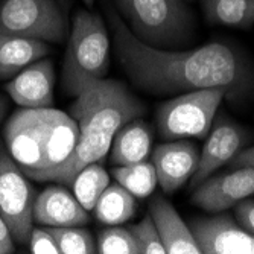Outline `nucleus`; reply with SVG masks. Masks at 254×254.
<instances>
[{"label":"nucleus","mask_w":254,"mask_h":254,"mask_svg":"<svg viewBox=\"0 0 254 254\" xmlns=\"http://www.w3.org/2000/svg\"><path fill=\"white\" fill-rule=\"evenodd\" d=\"M114 52L122 70L138 90L152 96L222 87L227 99H244L253 85V70L236 48L213 41L195 49H154L137 40L119 12L107 9Z\"/></svg>","instance_id":"obj_1"},{"label":"nucleus","mask_w":254,"mask_h":254,"mask_svg":"<svg viewBox=\"0 0 254 254\" xmlns=\"http://www.w3.org/2000/svg\"><path fill=\"white\" fill-rule=\"evenodd\" d=\"M145 113V104L124 82L102 78L90 84L68 108V114L78 124V142L54 181L72 186L81 169L105 158L116 131Z\"/></svg>","instance_id":"obj_2"},{"label":"nucleus","mask_w":254,"mask_h":254,"mask_svg":"<svg viewBox=\"0 0 254 254\" xmlns=\"http://www.w3.org/2000/svg\"><path fill=\"white\" fill-rule=\"evenodd\" d=\"M76 142V121L52 107L20 108L3 127L6 151L25 175L37 181H54Z\"/></svg>","instance_id":"obj_3"},{"label":"nucleus","mask_w":254,"mask_h":254,"mask_svg":"<svg viewBox=\"0 0 254 254\" xmlns=\"http://www.w3.org/2000/svg\"><path fill=\"white\" fill-rule=\"evenodd\" d=\"M132 35L154 49L178 51L195 32V18L184 0H114Z\"/></svg>","instance_id":"obj_4"},{"label":"nucleus","mask_w":254,"mask_h":254,"mask_svg":"<svg viewBox=\"0 0 254 254\" xmlns=\"http://www.w3.org/2000/svg\"><path fill=\"white\" fill-rule=\"evenodd\" d=\"M110 37L101 15L78 11L68 35L63 63V90L78 96L82 90L108 73Z\"/></svg>","instance_id":"obj_5"},{"label":"nucleus","mask_w":254,"mask_h":254,"mask_svg":"<svg viewBox=\"0 0 254 254\" xmlns=\"http://www.w3.org/2000/svg\"><path fill=\"white\" fill-rule=\"evenodd\" d=\"M224 98H227L225 88L212 87L186 91L160 104L155 111V124L160 135L165 140H204L210 132Z\"/></svg>","instance_id":"obj_6"},{"label":"nucleus","mask_w":254,"mask_h":254,"mask_svg":"<svg viewBox=\"0 0 254 254\" xmlns=\"http://www.w3.org/2000/svg\"><path fill=\"white\" fill-rule=\"evenodd\" d=\"M0 34L63 43L67 21L55 0H0Z\"/></svg>","instance_id":"obj_7"},{"label":"nucleus","mask_w":254,"mask_h":254,"mask_svg":"<svg viewBox=\"0 0 254 254\" xmlns=\"http://www.w3.org/2000/svg\"><path fill=\"white\" fill-rule=\"evenodd\" d=\"M37 192L18 165L0 143V215L6 221L14 242L25 245L34 227Z\"/></svg>","instance_id":"obj_8"},{"label":"nucleus","mask_w":254,"mask_h":254,"mask_svg":"<svg viewBox=\"0 0 254 254\" xmlns=\"http://www.w3.org/2000/svg\"><path fill=\"white\" fill-rule=\"evenodd\" d=\"M201 254H254V235L228 213L192 218L188 224Z\"/></svg>","instance_id":"obj_9"},{"label":"nucleus","mask_w":254,"mask_h":254,"mask_svg":"<svg viewBox=\"0 0 254 254\" xmlns=\"http://www.w3.org/2000/svg\"><path fill=\"white\" fill-rule=\"evenodd\" d=\"M254 193V168H232L225 174L210 175L193 189L192 202L209 213L235 207Z\"/></svg>","instance_id":"obj_10"},{"label":"nucleus","mask_w":254,"mask_h":254,"mask_svg":"<svg viewBox=\"0 0 254 254\" xmlns=\"http://www.w3.org/2000/svg\"><path fill=\"white\" fill-rule=\"evenodd\" d=\"M248 135L245 128L232 122L227 118L219 119L212 125L210 132L205 137V143L199 152V161L196 171L189 180L190 189L193 190L202 181L213 175L221 166L228 165L247 143Z\"/></svg>","instance_id":"obj_11"},{"label":"nucleus","mask_w":254,"mask_h":254,"mask_svg":"<svg viewBox=\"0 0 254 254\" xmlns=\"http://www.w3.org/2000/svg\"><path fill=\"white\" fill-rule=\"evenodd\" d=\"M199 152L198 146L188 138L158 145L152 152V165L161 190L174 193L183 188L196 171Z\"/></svg>","instance_id":"obj_12"},{"label":"nucleus","mask_w":254,"mask_h":254,"mask_svg":"<svg viewBox=\"0 0 254 254\" xmlns=\"http://www.w3.org/2000/svg\"><path fill=\"white\" fill-rule=\"evenodd\" d=\"M54 85V64L48 58H41L11 78L5 84V90L21 108H49L55 102Z\"/></svg>","instance_id":"obj_13"},{"label":"nucleus","mask_w":254,"mask_h":254,"mask_svg":"<svg viewBox=\"0 0 254 254\" xmlns=\"http://www.w3.org/2000/svg\"><path fill=\"white\" fill-rule=\"evenodd\" d=\"M34 221L44 227L82 225L88 222V213L73 193L61 184H54L37 195Z\"/></svg>","instance_id":"obj_14"},{"label":"nucleus","mask_w":254,"mask_h":254,"mask_svg":"<svg viewBox=\"0 0 254 254\" xmlns=\"http://www.w3.org/2000/svg\"><path fill=\"white\" fill-rule=\"evenodd\" d=\"M149 215L165 245L166 254H201L190 227L183 221L169 199L155 195L149 202Z\"/></svg>","instance_id":"obj_15"},{"label":"nucleus","mask_w":254,"mask_h":254,"mask_svg":"<svg viewBox=\"0 0 254 254\" xmlns=\"http://www.w3.org/2000/svg\"><path fill=\"white\" fill-rule=\"evenodd\" d=\"M49 54L51 46L43 40L0 34V79L14 78L25 67Z\"/></svg>","instance_id":"obj_16"},{"label":"nucleus","mask_w":254,"mask_h":254,"mask_svg":"<svg viewBox=\"0 0 254 254\" xmlns=\"http://www.w3.org/2000/svg\"><path fill=\"white\" fill-rule=\"evenodd\" d=\"M152 143L151 127L140 118L121 127L111 142V163L128 166L148 158Z\"/></svg>","instance_id":"obj_17"},{"label":"nucleus","mask_w":254,"mask_h":254,"mask_svg":"<svg viewBox=\"0 0 254 254\" xmlns=\"http://www.w3.org/2000/svg\"><path fill=\"white\" fill-rule=\"evenodd\" d=\"M210 25L250 29L254 25V0H201Z\"/></svg>","instance_id":"obj_18"},{"label":"nucleus","mask_w":254,"mask_h":254,"mask_svg":"<svg viewBox=\"0 0 254 254\" xmlns=\"http://www.w3.org/2000/svg\"><path fill=\"white\" fill-rule=\"evenodd\" d=\"M95 216L105 225H121L131 219L137 210V201L119 183L108 184L95 205Z\"/></svg>","instance_id":"obj_19"},{"label":"nucleus","mask_w":254,"mask_h":254,"mask_svg":"<svg viewBox=\"0 0 254 254\" xmlns=\"http://www.w3.org/2000/svg\"><path fill=\"white\" fill-rule=\"evenodd\" d=\"M111 175L135 198H148L157 186V172L152 161L143 160L128 166H116Z\"/></svg>","instance_id":"obj_20"},{"label":"nucleus","mask_w":254,"mask_h":254,"mask_svg":"<svg viewBox=\"0 0 254 254\" xmlns=\"http://www.w3.org/2000/svg\"><path fill=\"white\" fill-rule=\"evenodd\" d=\"M108 184H110L108 172L99 163H91L84 169H81L73 178L72 181L73 195L87 212L93 210L99 196L107 189Z\"/></svg>","instance_id":"obj_21"},{"label":"nucleus","mask_w":254,"mask_h":254,"mask_svg":"<svg viewBox=\"0 0 254 254\" xmlns=\"http://www.w3.org/2000/svg\"><path fill=\"white\" fill-rule=\"evenodd\" d=\"M54 236L61 254H93L96 244L88 230L78 225L46 227Z\"/></svg>","instance_id":"obj_22"},{"label":"nucleus","mask_w":254,"mask_h":254,"mask_svg":"<svg viewBox=\"0 0 254 254\" xmlns=\"http://www.w3.org/2000/svg\"><path fill=\"white\" fill-rule=\"evenodd\" d=\"M96 253L99 254H138L135 241L128 227L111 225L99 233Z\"/></svg>","instance_id":"obj_23"},{"label":"nucleus","mask_w":254,"mask_h":254,"mask_svg":"<svg viewBox=\"0 0 254 254\" xmlns=\"http://www.w3.org/2000/svg\"><path fill=\"white\" fill-rule=\"evenodd\" d=\"M128 230L135 241L138 254H166L165 245L161 242L151 215H146L140 222L129 225Z\"/></svg>","instance_id":"obj_24"},{"label":"nucleus","mask_w":254,"mask_h":254,"mask_svg":"<svg viewBox=\"0 0 254 254\" xmlns=\"http://www.w3.org/2000/svg\"><path fill=\"white\" fill-rule=\"evenodd\" d=\"M28 244L32 254H61L54 236L46 227H32Z\"/></svg>","instance_id":"obj_25"},{"label":"nucleus","mask_w":254,"mask_h":254,"mask_svg":"<svg viewBox=\"0 0 254 254\" xmlns=\"http://www.w3.org/2000/svg\"><path fill=\"white\" fill-rule=\"evenodd\" d=\"M235 218L247 232L254 235V199L245 198L238 202L235 205Z\"/></svg>","instance_id":"obj_26"},{"label":"nucleus","mask_w":254,"mask_h":254,"mask_svg":"<svg viewBox=\"0 0 254 254\" xmlns=\"http://www.w3.org/2000/svg\"><path fill=\"white\" fill-rule=\"evenodd\" d=\"M15 251L14 247V239L11 235V230L3 219V216L0 215V254H11Z\"/></svg>","instance_id":"obj_27"},{"label":"nucleus","mask_w":254,"mask_h":254,"mask_svg":"<svg viewBox=\"0 0 254 254\" xmlns=\"http://www.w3.org/2000/svg\"><path fill=\"white\" fill-rule=\"evenodd\" d=\"M232 168H242V166H250L254 168V145L247 148V149H241L228 163Z\"/></svg>","instance_id":"obj_28"},{"label":"nucleus","mask_w":254,"mask_h":254,"mask_svg":"<svg viewBox=\"0 0 254 254\" xmlns=\"http://www.w3.org/2000/svg\"><path fill=\"white\" fill-rule=\"evenodd\" d=\"M8 107H9V104H8V99L0 93V124L3 122V119H5V116H6V113H8Z\"/></svg>","instance_id":"obj_29"},{"label":"nucleus","mask_w":254,"mask_h":254,"mask_svg":"<svg viewBox=\"0 0 254 254\" xmlns=\"http://www.w3.org/2000/svg\"><path fill=\"white\" fill-rule=\"evenodd\" d=\"M81 2H82L87 8H93V5H95V0H81Z\"/></svg>","instance_id":"obj_30"}]
</instances>
